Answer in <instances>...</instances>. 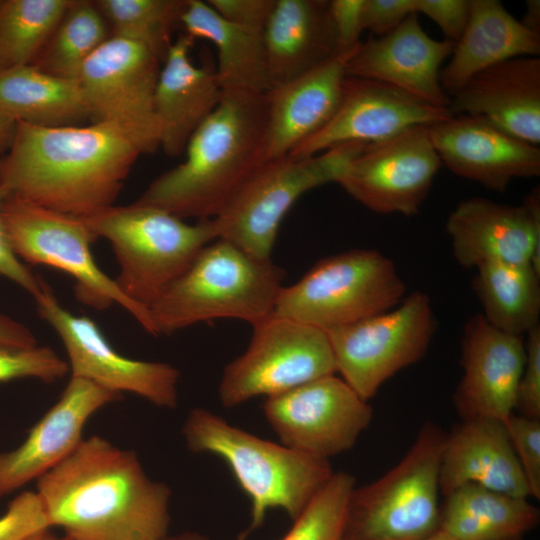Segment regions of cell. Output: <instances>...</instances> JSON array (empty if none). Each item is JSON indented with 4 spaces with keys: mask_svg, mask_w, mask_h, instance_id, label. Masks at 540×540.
<instances>
[{
    "mask_svg": "<svg viewBox=\"0 0 540 540\" xmlns=\"http://www.w3.org/2000/svg\"><path fill=\"white\" fill-rule=\"evenodd\" d=\"M143 152L104 122L45 127L16 121L0 155V190L49 210L83 218L114 205Z\"/></svg>",
    "mask_w": 540,
    "mask_h": 540,
    "instance_id": "1",
    "label": "cell"
},
{
    "mask_svg": "<svg viewBox=\"0 0 540 540\" xmlns=\"http://www.w3.org/2000/svg\"><path fill=\"white\" fill-rule=\"evenodd\" d=\"M49 526L64 540H159L170 523V488L150 479L136 453L84 438L37 480Z\"/></svg>",
    "mask_w": 540,
    "mask_h": 540,
    "instance_id": "2",
    "label": "cell"
},
{
    "mask_svg": "<svg viewBox=\"0 0 540 540\" xmlns=\"http://www.w3.org/2000/svg\"><path fill=\"white\" fill-rule=\"evenodd\" d=\"M267 93L223 92L190 138L185 159L154 179L134 203L182 220L214 219L266 162Z\"/></svg>",
    "mask_w": 540,
    "mask_h": 540,
    "instance_id": "3",
    "label": "cell"
},
{
    "mask_svg": "<svg viewBox=\"0 0 540 540\" xmlns=\"http://www.w3.org/2000/svg\"><path fill=\"white\" fill-rule=\"evenodd\" d=\"M285 276L271 259L256 258L216 239L149 307L155 336L215 319H238L253 326L274 313Z\"/></svg>",
    "mask_w": 540,
    "mask_h": 540,
    "instance_id": "4",
    "label": "cell"
},
{
    "mask_svg": "<svg viewBox=\"0 0 540 540\" xmlns=\"http://www.w3.org/2000/svg\"><path fill=\"white\" fill-rule=\"evenodd\" d=\"M182 434L190 451L228 465L250 499V530L263 524L270 509L297 518L334 473L328 460L260 438L201 407L189 412Z\"/></svg>",
    "mask_w": 540,
    "mask_h": 540,
    "instance_id": "5",
    "label": "cell"
},
{
    "mask_svg": "<svg viewBox=\"0 0 540 540\" xmlns=\"http://www.w3.org/2000/svg\"><path fill=\"white\" fill-rule=\"evenodd\" d=\"M82 220L108 240L119 264L120 290L147 308L217 239L212 220L190 224L164 210L131 203L111 205Z\"/></svg>",
    "mask_w": 540,
    "mask_h": 540,
    "instance_id": "6",
    "label": "cell"
},
{
    "mask_svg": "<svg viewBox=\"0 0 540 540\" xmlns=\"http://www.w3.org/2000/svg\"><path fill=\"white\" fill-rule=\"evenodd\" d=\"M446 433L425 423L404 457L352 490L343 540H421L439 527V471Z\"/></svg>",
    "mask_w": 540,
    "mask_h": 540,
    "instance_id": "7",
    "label": "cell"
},
{
    "mask_svg": "<svg viewBox=\"0 0 540 540\" xmlns=\"http://www.w3.org/2000/svg\"><path fill=\"white\" fill-rule=\"evenodd\" d=\"M404 294L390 258L374 249H353L320 260L284 286L274 314L328 331L388 311Z\"/></svg>",
    "mask_w": 540,
    "mask_h": 540,
    "instance_id": "8",
    "label": "cell"
},
{
    "mask_svg": "<svg viewBox=\"0 0 540 540\" xmlns=\"http://www.w3.org/2000/svg\"><path fill=\"white\" fill-rule=\"evenodd\" d=\"M367 144L348 143L311 157L284 156L264 162L212 219L217 239L271 259L280 224L304 193L337 183Z\"/></svg>",
    "mask_w": 540,
    "mask_h": 540,
    "instance_id": "9",
    "label": "cell"
},
{
    "mask_svg": "<svg viewBox=\"0 0 540 540\" xmlns=\"http://www.w3.org/2000/svg\"><path fill=\"white\" fill-rule=\"evenodd\" d=\"M1 215L10 246L21 261L69 274L79 302L96 310L117 303L155 336L149 310L129 299L96 264L91 251L96 237L82 218L14 197H5Z\"/></svg>",
    "mask_w": 540,
    "mask_h": 540,
    "instance_id": "10",
    "label": "cell"
},
{
    "mask_svg": "<svg viewBox=\"0 0 540 540\" xmlns=\"http://www.w3.org/2000/svg\"><path fill=\"white\" fill-rule=\"evenodd\" d=\"M436 331L429 296L414 291L394 308L325 331L336 373L365 401L426 354Z\"/></svg>",
    "mask_w": 540,
    "mask_h": 540,
    "instance_id": "11",
    "label": "cell"
},
{
    "mask_svg": "<svg viewBox=\"0 0 540 540\" xmlns=\"http://www.w3.org/2000/svg\"><path fill=\"white\" fill-rule=\"evenodd\" d=\"M252 327L247 349L223 370L218 387L223 407L279 395L336 374L325 331L274 313Z\"/></svg>",
    "mask_w": 540,
    "mask_h": 540,
    "instance_id": "12",
    "label": "cell"
},
{
    "mask_svg": "<svg viewBox=\"0 0 540 540\" xmlns=\"http://www.w3.org/2000/svg\"><path fill=\"white\" fill-rule=\"evenodd\" d=\"M161 64L144 45L111 35L84 63L77 78L90 122L119 127L143 154L160 148L153 98Z\"/></svg>",
    "mask_w": 540,
    "mask_h": 540,
    "instance_id": "13",
    "label": "cell"
},
{
    "mask_svg": "<svg viewBox=\"0 0 540 540\" xmlns=\"http://www.w3.org/2000/svg\"><path fill=\"white\" fill-rule=\"evenodd\" d=\"M33 298L40 318L62 340L71 377L85 379L121 395L123 392L135 394L161 408L177 406L180 373L174 366L121 355L92 319L74 315L64 308L44 279Z\"/></svg>",
    "mask_w": 540,
    "mask_h": 540,
    "instance_id": "14",
    "label": "cell"
},
{
    "mask_svg": "<svg viewBox=\"0 0 540 540\" xmlns=\"http://www.w3.org/2000/svg\"><path fill=\"white\" fill-rule=\"evenodd\" d=\"M263 413L282 445L328 461L351 449L373 417L368 401L336 374L266 398Z\"/></svg>",
    "mask_w": 540,
    "mask_h": 540,
    "instance_id": "15",
    "label": "cell"
},
{
    "mask_svg": "<svg viewBox=\"0 0 540 540\" xmlns=\"http://www.w3.org/2000/svg\"><path fill=\"white\" fill-rule=\"evenodd\" d=\"M430 127H414L367 144L337 183L375 213L417 214L442 164Z\"/></svg>",
    "mask_w": 540,
    "mask_h": 540,
    "instance_id": "16",
    "label": "cell"
},
{
    "mask_svg": "<svg viewBox=\"0 0 540 540\" xmlns=\"http://www.w3.org/2000/svg\"><path fill=\"white\" fill-rule=\"evenodd\" d=\"M452 116L449 108L429 104L393 86L346 76L332 118L288 156L305 158L348 143L372 144Z\"/></svg>",
    "mask_w": 540,
    "mask_h": 540,
    "instance_id": "17",
    "label": "cell"
},
{
    "mask_svg": "<svg viewBox=\"0 0 540 540\" xmlns=\"http://www.w3.org/2000/svg\"><path fill=\"white\" fill-rule=\"evenodd\" d=\"M446 231L454 259L464 268L500 262L532 264L540 272V189L517 206L466 199L449 214Z\"/></svg>",
    "mask_w": 540,
    "mask_h": 540,
    "instance_id": "18",
    "label": "cell"
},
{
    "mask_svg": "<svg viewBox=\"0 0 540 540\" xmlns=\"http://www.w3.org/2000/svg\"><path fill=\"white\" fill-rule=\"evenodd\" d=\"M524 364V336L494 328L481 313L470 317L462 337L463 374L453 396L463 420L505 422L514 414Z\"/></svg>",
    "mask_w": 540,
    "mask_h": 540,
    "instance_id": "19",
    "label": "cell"
},
{
    "mask_svg": "<svg viewBox=\"0 0 540 540\" xmlns=\"http://www.w3.org/2000/svg\"><path fill=\"white\" fill-rule=\"evenodd\" d=\"M122 395L85 379L70 377L57 402L15 449L0 452V498L64 461L84 439L88 420Z\"/></svg>",
    "mask_w": 540,
    "mask_h": 540,
    "instance_id": "20",
    "label": "cell"
},
{
    "mask_svg": "<svg viewBox=\"0 0 540 540\" xmlns=\"http://www.w3.org/2000/svg\"><path fill=\"white\" fill-rule=\"evenodd\" d=\"M440 158L454 174L505 192L514 178L540 175V149L483 116L460 114L430 127Z\"/></svg>",
    "mask_w": 540,
    "mask_h": 540,
    "instance_id": "21",
    "label": "cell"
},
{
    "mask_svg": "<svg viewBox=\"0 0 540 540\" xmlns=\"http://www.w3.org/2000/svg\"><path fill=\"white\" fill-rule=\"evenodd\" d=\"M455 42L435 40L411 13L388 34L360 43L346 66V76L393 86L420 100L449 108L450 97L440 83L441 64Z\"/></svg>",
    "mask_w": 540,
    "mask_h": 540,
    "instance_id": "22",
    "label": "cell"
},
{
    "mask_svg": "<svg viewBox=\"0 0 540 540\" xmlns=\"http://www.w3.org/2000/svg\"><path fill=\"white\" fill-rule=\"evenodd\" d=\"M357 48L335 54L310 71L270 89L266 161L288 156L329 122L340 103L347 63Z\"/></svg>",
    "mask_w": 540,
    "mask_h": 540,
    "instance_id": "23",
    "label": "cell"
},
{
    "mask_svg": "<svg viewBox=\"0 0 540 540\" xmlns=\"http://www.w3.org/2000/svg\"><path fill=\"white\" fill-rule=\"evenodd\" d=\"M193 41L185 33L173 40L154 91L160 148L172 158L185 152L190 138L214 112L223 94L215 68L192 61Z\"/></svg>",
    "mask_w": 540,
    "mask_h": 540,
    "instance_id": "24",
    "label": "cell"
},
{
    "mask_svg": "<svg viewBox=\"0 0 540 540\" xmlns=\"http://www.w3.org/2000/svg\"><path fill=\"white\" fill-rule=\"evenodd\" d=\"M453 115L483 116L517 138L540 143V59L516 57L474 75L450 98Z\"/></svg>",
    "mask_w": 540,
    "mask_h": 540,
    "instance_id": "25",
    "label": "cell"
},
{
    "mask_svg": "<svg viewBox=\"0 0 540 540\" xmlns=\"http://www.w3.org/2000/svg\"><path fill=\"white\" fill-rule=\"evenodd\" d=\"M465 484L530 497L504 422L466 419L446 434L439 471L440 494L447 496Z\"/></svg>",
    "mask_w": 540,
    "mask_h": 540,
    "instance_id": "26",
    "label": "cell"
},
{
    "mask_svg": "<svg viewBox=\"0 0 540 540\" xmlns=\"http://www.w3.org/2000/svg\"><path fill=\"white\" fill-rule=\"evenodd\" d=\"M262 33L271 88L338 54L329 1L275 0Z\"/></svg>",
    "mask_w": 540,
    "mask_h": 540,
    "instance_id": "27",
    "label": "cell"
},
{
    "mask_svg": "<svg viewBox=\"0 0 540 540\" xmlns=\"http://www.w3.org/2000/svg\"><path fill=\"white\" fill-rule=\"evenodd\" d=\"M539 53L540 35L526 28L499 0H470L466 28L441 70V87L451 97L477 73L511 58Z\"/></svg>",
    "mask_w": 540,
    "mask_h": 540,
    "instance_id": "28",
    "label": "cell"
},
{
    "mask_svg": "<svg viewBox=\"0 0 540 540\" xmlns=\"http://www.w3.org/2000/svg\"><path fill=\"white\" fill-rule=\"evenodd\" d=\"M180 24L191 38L208 40L215 46V74L222 92H269L262 30L225 20L203 0H186Z\"/></svg>",
    "mask_w": 540,
    "mask_h": 540,
    "instance_id": "29",
    "label": "cell"
},
{
    "mask_svg": "<svg viewBox=\"0 0 540 540\" xmlns=\"http://www.w3.org/2000/svg\"><path fill=\"white\" fill-rule=\"evenodd\" d=\"M539 519L528 498L465 484L445 496L438 528L458 540H512L522 539Z\"/></svg>",
    "mask_w": 540,
    "mask_h": 540,
    "instance_id": "30",
    "label": "cell"
},
{
    "mask_svg": "<svg viewBox=\"0 0 540 540\" xmlns=\"http://www.w3.org/2000/svg\"><path fill=\"white\" fill-rule=\"evenodd\" d=\"M0 109L16 121L38 126L90 123L78 80L55 77L33 65L0 69Z\"/></svg>",
    "mask_w": 540,
    "mask_h": 540,
    "instance_id": "31",
    "label": "cell"
},
{
    "mask_svg": "<svg viewBox=\"0 0 540 540\" xmlns=\"http://www.w3.org/2000/svg\"><path fill=\"white\" fill-rule=\"evenodd\" d=\"M475 269L472 288L491 326L524 336L540 325V272L532 264L492 262Z\"/></svg>",
    "mask_w": 540,
    "mask_h": 540,
    "instance_id": "32",
    "label": "cell"
},
{
    "mask_svg": "<svg viewBox=\"0 0 540 540\" xmlns=\"http://www.w3.org/2000/svg\"><path fill=\"white\" fill-rule=\"evenodd\" d=\"M110 37L108 23L95 1L70 0L31 65L55 77L77 80L84 63Z\"/></svg>",
    "mask_w": 540,
    "mask_h": 540,
    "instance_id": "33",
    "label": "cell"
},
{
    "mask_svg": "<svg viewBox=\"0 0 540 540\" xmlns=\"http://www.w3.org/2000/svg\"><path fill=\"white\" fill-rule=\"evenodd\" d=\"M70 0H0V69L31 65Z\"/></svg>",
    "mask_w": 540,
    "mask_h": 540,
    "instance_id": "34",
    "label": "cell"
},
{
    "mask_svg": "<svg viewBox=\"0 0 540 540\" xmlns=\"http://www.w3.org/2000/svg\"><path fill=\"white\" fill-rule=\"evenodd\" d=\"M112 36L144 45L163 62L186 0H95Z\"/></svg>",
    "mask_w": 540,
    "mask_h": 540,
    "instance_id": "35",
    "label": "cell"
},
{
    "mask_svg": "<svg viewBox=\"0 0 540 540\" xmlns=\"http://www.w3.org/2000/svg\"><path fill=\"white\" fill-rule=\"evenodd\" d=\"M354 487L355 478L350 473L334 472L279 540H343L347 504ZM235 540H247V532Z\"/></svg>",
    "mask_w": 540,
    "mask_h": 540,
    "instance_id": "36",
    "label": "cell"
},
{
    "mask_svg": "<svg viewBox=\"0 0 540 540\" xmlns=\"http://www.w3.org/2000/svg\"><path fill=\"white\" fill-rule=\"evenodd\" d=\"M69 372L67 361L48 346L0 347V382L35 378L52 383Z\"/></svg>",
    "mask_w": 540,
    "mask_h": 540,
    "instance_id": "37",
    "label": "cell"
},
{
    "mask_svg": "<svg viewBox=\"0 0 540 540\" xmlns=\"http://www.w3.org/2000/svg\"><path fill=\"white\" fill-rule=\"evenodd\" d=\"M505 427L530 497L540 498V419L512 414Z\"/></svg>",
    "mask_w": 540,
    "mask_h": 540,
    "instance_id": "38",
    "label": "cell"
},
{
    "mask_svg": "<svg viewBox=\"0 0 540 540\" xmlns=\"http://www.w3.org/2000/svg\"><path fill=\"white\" fill-rule=\"evenodd\" d=\"M46 529L50 526L35 491L15 496L0 516V540H26Z\"/></svg>",
    "mask_w": 540,
    "mask_h": 540,
    "instance_id": "39",
    "label": "cell"
},
{
    "mask_svg": "<svg viewBox=\"0 0 540 540\" xmlns=\"http://www.w3.org/2000/svg\"><path fill=\"white\" fill-rule=\"evenodd\" d=\"M526 335L525 364L517 388L516 409L525 417L540 419V325Z\"/></svg>",
    "mask_w": 540,
    "mask_h": 540,
    "instance_id": "40",
    "label": "cell"
},
{
    "mask_svg": "<svg viewBox=\"0 0 540 540\" xmlns=\"http://www.w3.org/2000/svg\"><path fill=\"white\" fill-rule=\"evenodd\" d=\"M470 0H414V11L435 22L446 40L457 42L469 18Z\"/></svg>",
    "mask_w": 540,
    "mask_h": 540,
    "instance_id": "41",
    "label": "cell"
},
{
    "mask_svg": "<svg viewBox=\"0 0 540 540\" xmlns=\"http://www.w3.org/2000/svg\"><path fill=\"white\" fill-rule=\"evenodd\" d=\"M364 0H331L329 14L332 22L337 53L354 50L359 46Z\"/></svg>",
    "mask_w": 540,
    "mask_h": 540,
    "instance_id": "42",
    "label": "cell"
},
{
    "mask_svg": "<svg viewBox=\"0 0 540 540\" xmlns=\"http://www.w3.org/2000/svg\"><path fill=\"white\" fill-rule=\"evenodd\" d=\"M414 11V0H364L362 27L377 37L397 28Z\"/></svg>",
    "mask_w": 540,
    "mask_h": 540,
    "instance_id": "43",
    "label": "cell"
},
{
    "mask_svg": "<svg viewBox=\"0 0 540 540\" xmlns=\"http://www.w3.org/2000/svg\"><path fill=\"white\" fill-rule=\"evenodd\" d=\"M206 1L225 20L262 31L275 4V0Z\"/></svg>",
    "mask_w": 540,
    "mask_h": 540,
    "instance_id": "44",
    "label": "cell"
},
{
    "mask_svg": "<svg viewBox=\"0 0 540 540\" xmlns=\"http://www.w3.org/2000/svg\"><path fill=\"white\" fill-rule=\"evenodd\" d=\"M6 195L0 190V275L18 284L32 296L41 287L42 277L33 273L14 253L8 241L2 215V203Z\"/></svg>",
    "mask_w": 540,
    "mask_h": 540,
    "instance_id": "45",
    "label": "cell"
},
{
    "mask_svg": "<svg viewBox=\"0 0 540 540\" xmlns=\"http://www.w3.org/2000/svg\"><path fill=\"white\" fill-rule=\"evenodd\" d=\"M37 345L35 335L27 326L0 313V347L30 348Z\"/></svg>",
    "mask_w": 540,
    "mask_h": 540,
    "instance_id": "46",
    "label": "cell"
},
{
    "mask_svg": "<svg viewBox=\"0 0 540 540\" xmlns=\"http://www.w3.org/2000/svg\"><path fill=\"white\" fill-rule=\"evenodd\" d=\"M16 129V120L0 109V155L9 148Z\"/></svg>",
    "mask_w": 540,
    "mask_h": 540,
    "instance_id": "47",
    "label": "cell"
},
{
    "mask_svg": "<svg viewBox=\"0 0 540 540\" xmlns=\"http://www.w3.org/2000/svg\"><path fill=\"white\" fill-rule=\"evenodd\" d=\"M526 28L540 35V1H526V10L523 19L520 21Z\"/></svg>",
    "mask_w": 540,
    "mask_h": 540,
    "instance_id": "48",
    "label": "cell"
},
{
    "mask_svg": "<svg viewBox=\"0 0 540 540\" xmlns=\"http://www.w3.org/2000/svg\"><path fill=\"white\" fill-rule=\"evenodd\" d=\"M159 540H209V539L206 536H203L198 533L186 532V533H181V534L173 535V536L165 535Z\"/></svg>",
    "mask_w": 540,
    "mask_h": 540,
    "instance_id": "49",
    "label": "cell"
},
{
    "mask_svg": "<svg viewBox=\"0 0 540 540\" xmlns=\"http://www.w3.org/2000/svg\"><path fill=\"white\" fill-rule=\"evenodd\" d=\"M421 540H458L448 534L447 532L443 531L442 529L438 528L428 536L424 537ZM512 540H522V539H512Z\"/></svg>",
    "mask_w": 540,
    "mask_h": 540,
    "instance_id": "50",
    "label": "cell"
},
{
    "mask_svg": "<svg viewBox=\"0 0 540 540\" xmlns=\"http://www.w3.org/2000/svg\"><path fill=\"white\" fill-rule=\"evenodd\" d=\"M26 540H64L60 539L50 532L49 529L37 532L32 536L28 537Z\"/></svg>",
    "mask_w": 540,
    "mask_h": 540,
    "instance_id": "51",
    "label": "cell"
}]
</instances>
